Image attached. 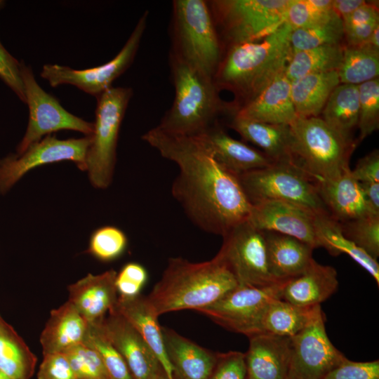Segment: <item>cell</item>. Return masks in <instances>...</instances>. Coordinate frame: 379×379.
I'll return each mask as SVG.
<instances>
[{
	"instance_id": "13",
	"label": "cell",
	"mask_w": 379,
	"mask_h": 379,
	"mask_svg": "<svg viewBox=\"0 0 379 379\" xmlns=\"http://www.w3.org/2000/svg\"><path fill=\"white\" fill-rule=\"evenodd\" d=\"M148 12L138 20L124 46L109 62L92 68L74 69L57 64H46L40 75L52 87L69 84L96 98L112 87L115 79L132 64L147 26Z\"/></svg>"
},
{
	"instance_id": "51",
	"label": "cell",
	"mask_w": 379,
	"mask_h": 379,
	"mask_svg": "<svg viewBox=\"0 0 379 379\" xmlns=\"http://www.w3.org/2000/svg\"><path fill=\"white\" fill-rule=\"evenodd\" d=\"M359 184L369 209L373 214L379 215V182Z\"/></svg>"
},
{
	"instance_id": "29",
	"label": "cell",
	"mask_w": 379,
	"mask_h": 379,
	"mask_svg": "<svg viewBox=\"0 0 379 379\" xmlns=\"http://www.w3.org/2000/svg\"><path fill=\"white\" fill-rule=\"evenodd\" d=\"M324 314L320 305L300 306L281 298L274 299L264 312L260 333L291 338Z\"/></svg>"
},
{
	"instance_id": "3",
	"label": "cell",
	"mask_w": 379,
	"mask_h": 379,
	"mask_svg": "<svg viewBox=\"0 0 379 379\" xmlns=\"http://www.w3.org/2000/svg\"><path fill=\"white\" fill-rule=\"evenodd\" d=\"M238 284L215 256L194 262L180 257L171 258L161 277L147 298L156 314L194 310L220 300Z\"/></svg>"
},
{
	"instance_id": "24",
	"label": "cell",
	"mask_w": 379,
	"mask_h": 379,
	"mask_svg": "<svg viewBox=\"0 0 379 379\" xmlns=\"http://www.w3.org/2000/svg\"><path fill=\"white\" fill-rule=\"evenodd\" d=\"M113 310L133 326L154 352L168 378L174 379L173 368L165 350L161 326L147 296L140 294L133 297L119 295Z\"/></svg>"
},
{
	"instance_id": "43",
	"label": "cell",
	"mask_w": 379,
	"mask_h": 379,
	"mask_svg": "<svg viewBox=\"0 0 379 379\" xmlns=\"http://www.w3.org/2000/svg\"><path fill=\"white\" fill-rule=\"evenodd\" d=\"M147 280V272L142 265L128 262L117 274L115 285L117 293L123 297L138 295Z\"/></svg>"
},
{
	"instance_id": "28",
	"label": "cell",
	"mask_w": 379,
	"mask_h": 379,
	"mask_svg": "<svg viewBox=\"0 0 379 379\" xmlns=\"http://www.w3.org/2000/svg\"><path fill=\"white\" fill-rule=\"evenodd\" d=\"M230 127L244 140L250 142L274 161H290L288 125L272 124L232 114Z\"/></svg>"
},
{
	"instance_id": "22",
	"label": "cell",
	"mask_w": 379,
	"mask_h": 379,
	"mask_svg": "<svg viewBox=\"0 0 379 379\" xmlns=\"http://www.w3.org/2000/svg\"><path fill=\"white\" fill-rule=\"evenodd\" d=\"M198 135L208 146L217 161L237 176L274 162L262 151L229 135L218 122Z\"/></svg>"
},
{
	"instance_id": "53",
	"label": "cell",
	"mask_w": 379,
	"mask_h": 379,
	"mask_svg": "<svg viewBox=\"0 0 379 379\" xmlns=\"http://www.w3.org/2000/svg\"><path fill=\"white\" fill-rule=\"evenodd\" d=\"M364 44L374 49L379 51V25L375 27L368 40Z\"/></svg>"
},
{
	"instance_id": "8",
	"label": "cell",
	"mask_w": 379,
	"mask_h": 379,
	"mask_svg": "<svg viewBox=\"0 0 379 379\" xmlns=\"http://www.w3.org/2000/svg\"><path fill=\"white\" fill-rule=\"evenodd\" d=\"M290 0L208 1L218 34L227 46L261 40L286 22Z\"/></svg>"
},
{
	"instance_id": "41",
	"label": "cell",
	"mask_w": 379,
	"mask_h": 379,
	"mask_svg": "<svg viewBox=\"0 0 379 379\" xmlns=\"http://www.w3.org/2000/svg\"><path fill=\"white\" fill-rule=\"evenodd\" d=\"M332 0H290L286 22L292 30L319 22L333 13Z\"/></svg>"
},
{
	"instance_id": "18",
	"label": "cell",
	"mask_w": 379,
	"mask_h": 379,
	"mask_svg": "<svg viewBox=\"0 0 379 379\" xmlns=\"http://www.w3.org/2000/svg\"><path fill=\"white\" fill-rule=\"evenodd\" d=\"M114 270L99 274H88L68 286L69 301L90 323L103 319L118 300Z\"/></svg>"
},
{
	"instance_id": "52",
	"label": "cell",
	"mask_w": 379,
	"mask_h": 379,
	"mask_svg": "<svg viewBox=\"0 0 379 379\" xmlns=\"http://www.w3.org/2000/svg\"><path fill=\"white\" fill-rule=\"evenodd\" d=\"M365 2L364 0H332V8L343 20Z\"/></svg>"
},
{
	"instance_id": "26",
	"label": "cell",
	"mask_w": 379,
	"mask_h": 379,
	"mask_svg": "<svg viewBox=\"0 0 379 379\" xmlns=\"http://www.w3.org/2000/svg\"><path fill=\"white\" fill-rule=\"evenodd\" d=\"M265 232L269 272L284 282L300 274L314 259L311 246L288 235Z\"/></svg>"
},
{
	"instance_id": "48",
	"label": "cell",
	"mask_w": 379,
	"mask_h": 379,
	"mask_svg": "<svg viewBox=\"0 0 379 379\" xmlns=\"http://www.w3.org/2000/svg\"><path fill=\"white\" fill-rule=\"evenodd\" d=\"M354 178L361 183L379 182V152L374 149L361 158L354 170H351Z\"/></svg>"
},
{
	"instance_id": "40",
	"label": "cell",
	"mask_w": 379,
	"mask_h": 379,
	"mask_svg": "<svg viewBox=\"0 0 379 379\" xmlns=\"http://www.w3.org/2000/svg\"><path fill=\"white\" fill-rule=\"evenodd\" d=\"M359 109L357 143L378 130L379 126V78L358 86Z\"/></svg>"
},
{
	"instance_id": "54",
	"label": "cell",
	"mask_w": 379,
	"mask_h": 379,
	"mask_svg": "<svg viewBox=\"0 0 379 379\" xmlns=\"http://www.w3.org/2000/svg\"><path fill=\"white\" fill-rule=\"evenodd\" d=\"M155 379H168L164 371H162Z\"/></svg>"
},
{
	"instance_id": "49",
	"label": "cell",
	"mask_w": 379,
	"mask_h": 379,
	"mask_svg": "<svg viewBox=\"0 0 379 379\" xmlns=\"http://www.w3.org/2000/svg\"><path fill=\"white\" fill-rule=\"evenodd\" d=\"M378 25L379 22H373L344 27L346 46H354L364 44Z\"/></svg>"
},
{
	"instance_id": "4",
	"label": "cell",
	"mask_w": 379,
	"mask_h": 379,
	"mask_svg": "<svg viewBox=\"0 0 379 379\" xmlns=\"http://www.w3.org/2000/svg\"><path fill=\"white\" fill-rule=\"evenodd\" d=\"M170 66L175 96L159 128L175 135H197L217 123L221 114L232 113V104L220 98L213 78L171 53Z\"/></svg>"
},
{
	"instance_id": "34",
	"label": "cell",
	"mask_w": 379,
	"mask_h": 379,
	"mask_svg": "<svg viewBox=\"0 0 379 379\" xmlns=\"http://www.w3.org/2000/svg\"><path fill=\"white\" fill-rule=\"evenodd\" d=\"M343 44H327L292 53L285 69L291 82L305 75L338 71L343 54Z\"/></svg>"
},
{
	"instance_id": "20",
	"label": "cell",
	"mask_w": 379,
	"mask_h": 379,
	"mask_svg": "<svg viewBox=\"0 0 379 379\" xmlns=\"http://www.w3.org/2000/svg\"><path fill=\"white\" fill-rule=\"evenodd\" d=\"M317 185L328 214L339 223L375 215L369 209L350 168L334 178L317 182Z\"/></svg>"
},
{
	"instance_id": "33",
	"label": "cell",
	"mask_w": 379,
	"mask_h": 379,
	"mask_svg": "<svg viewBox=\"0 0 379 379\" xmlns=\"http://www.w3.org/2000/svg\"><path fill=\"white\" fill-rule=\"evenodd\" d=\"M359 109L358 86L340 84L329 96L321 118L340 135L352 138V132L357 127Z\"/></svg>"
},
{
	"instance_id": "15",
	"label": "cell",
	"mask_w": 379,
	"mask_h": 379,
	"mask_svg": "<svg viewBox=\"0 0 379 379\" xmlns=\"http://www.w3.org/2000/svg\"><path fill=\"white\" fill-rule=\"evenodd\" d=\"M324 314L291 338L286 379H324L346 357L329 340Z\"/></svg>"
},
{
	"instance_id": "2",
	"label": "cell",
	"mask_w": 379,
	"mask_h": 379,
	"mask_svg": "<svg viewBox=\"0 0 379 379\" xmlns=\"http://www.w3.org/2000/svg\"><path fill=\"white\" fill-rule=\"evenodd\" d=\"M291 32L284 22L261 40L227 46L213 80L220 91L234 95L235 109L255 98L285 72L292 55Z\"/></svg>"
},
{
	"instance_id": "37",
	"label": "cell",
	"mask_w": 379,
	"mask_h": 379,
	"mask_svg": "<svg viewBox=\"0 0 379 379\" xmlns=\"http://www.w3.org/2000/svg\"><path fill=\"white\" fill-rule=\"evenodd\" d=\"M102 319L88 323L83 343L97 352L110 379H133L122 356L105 332Z\"/></svg>"
},
{
	"instance_id": "50",
	"label": "cell",
	"mask_w": 379,
	"mask_h": 379,
	"mask_svg": "<svg viewBox=\"0 0 379 379\" xmlns=\"http://www.w3.org/2000/svg\"><path fill=\"white\" fill-rule=\"evenodd\" d=\"M342 20L344 27L379 22L378 8L375 4L366 1L348 17Z\"/></svg>"
},
{
	"instance_id": "10",
	"label": "cell",
	"mask_w": 379,
	"mask_h": 379,
	"mask_svg": "<svg viewBox=\"0 0 379 379\" xmlns=\"http://www.w3.org/2000/svg\"><path fill=\"white\" fill-rule=\"evenodd\" d=\"M215 255L236 279L238 286H264L279 281L271 276L265 232L246 220L222 237Z\"/></svg>"
},
{
	"instance_id": "9",
	"label": "cell",
	"mask_w": 379,
	"mask_h": 379,
	"mask_svg": "<svg viewBox=\"0 0 379 379\" xmlns=\"http://www.w3.org/2000/svg\"><path fill=\"white\" fill-rule=\"evenodd\" d=\"M132 95L131 88L112 86L97 97L86 170L97 189H106L112 182L119 130Z\"/></svg>"
},
{
	"instance_id": "12",
	"label": "cell",
	"mask_w": 379,
	"mask_h": 379,
	"mask_svg": "<svg viewBox=\"0 0 379 379\" xmlns=\"http://www.w3.org/2000/svg\"><path fill=\"white\" fill-rule=\"evenodd\" d=\"M286 282L237 286L214 303L197 311L225 328L249 338L260 333L266 308L273 300L281 298Z\"/></svg>"
},
{
	"instance_id": "55",
	"label": "cell",
	"mask_w": 379,
	"mask_h": 379,
	"mask_svg": "<svg viewBox=\"0 0 379 379\" xmlns=\"http://www.w3.org/2000/svg\"><path fill=\"white\" fill-rule=\"evenodd\" d=\"M0 379H13L0 371Z\"/></svg>"
},
{
	"instance_id": "25",
	"label": "cell",
	"mask_w": 379,
	"mask_h": 379,
	"mask_svg": "<svg viewBox=\"0 0 379 379\" xmlns=\"http://www.w3.org/2000/svg\"><path fill=\"white\" fill-rule=\"evenodd\" d=\"M338 287L335 269L313 259L300 274L285 283L281 299L300 306L317 305L331 297Z\"/></svg>"
},
{
	"instance_id": "27",
	"label": "cell",
	"mask_w": 379,
	"mask_h": 379,
	"mask_svg": "<svg viewBox=\"0 0 379 379\" xmlns=\"http://www.w3.org/2000/svg\"><path fill=\"white\" fill-rule=\"evenodd\" d=\"M88 325V322L68 300L52 310L40 336L43 355L62 353L83 343Z\"/></svg>"
},
{
	"instance_id": "17",
	"label": "cell",
	"mask_w": 379,
	"mask_h": 379,
	"mask_svg": "<svg viewBox=\"0 0 379 379\" xmlns=\"http://www.w3.org/2000/svg\"><path fill=\"white\" fill-rule=\"evenodd\" d=\"M102 324L133 379H155L164 371L149 345L123 316L112 310L102 319Z\"/></svg>"
},
{
	"instance_id": "36",
	"label": "cell",
	"mask_w": 379,
	"mask_h": 379,
	"mask_svg": "<svg viewBox=\"0 0 379 379\" xmlns=\"http://www.w3.org/2000/svg\"><path fill=\"white\" fill-rule=\"evenodd\" d=\"M344 25L341 18L334 11L326 19L307 27L292 30V53L327 44H342Z\"/></svg>"
},
{
	"instance_id": "56",
	"label": "cell",
	"mask_w": 379,
	"mask_h": 379,
	"mask_svg": "<svg viewBox=\"0 0 379 379\" xmlns=\"http://www.w3.org/2000/svg\"><path fill=\"white\" fill-rule=\"evenodd\" d=\"M4 1L3 0H0V10L3 8V6H4Z\"/></svg>"
},
{
	"instance_id": "35",
	"label": "cell",
	"mask_w": 379,
	"mask_h": 379,
	"mask_svg": "<svg viewBox=\"0 0 379 379\" xmlns=\"http://www.w3.org/2000/svg\"><path fill=\"white\" fill-rule=\"evenodd\" d=\"M338 74L340 84L357 86L378 77L379 51L366 44L344 45Z\"/></svg>"
},
{
	"instance_id": "11",
	"label": "cell",
	"mask_w": 379,
	"mask_h": 379,
	"mask_svg": "<svg viewBox=\"0 0 379 379\" xmlns=\"http://www.w3.org/2000/svg\"><path fill=\"white\" fill-rule=\"evenodd\" d=\"M25 102L29 107V121L25 133L18 144L16 154L23 153L32 144L46 135L60 130H72L91 136L93 123L67 112L59 101L37 83L30 67L20 62Z\"/></svg>"
},
{
	"instance_id": "6",
	"label": "cell",
	"mask_w": 379,
	"mask_h": 379,
	"mask_svg": "<svg viewBox=\"0 0 379 379\" xmlns=\"http://www.w3.org/2000/svg\"><path fill=\"white\" fill-rule=\"evenodd\" d=\"M171 53L213 79L223 55L208 1L175 0Z\"/></svg>"
},
{
	"instance_id": "14",
	"label": "cell",
	"mask_w": 379,
	"mask_h": 379,
	"mask_svg": "<svg viewBox=\"0 0 379 379\" xmlns=\"http://www.w3.org/2000/svg\"><path fill=\"white\" fill-rule=\"evenodd\" d=\"M91 137L58 139L46 135L20 154H9L0 160V194H5L29 171L47 164L70 161L86 170Z\"/></svg>"
},
{
	"instance_id": "38",
	"label": "cell",
	"mask_w": 379,
	"mask_h": 379,
	"mask_svg": "<svg viewBox=\"0 0 379 379\" xmlns=\"http://www.w3.org/2000/svg\"><path fill=\"white\" fill-rule=\"evenodd\" d=\"M128 239L119 228L107 225L96 229L91 234L87 252L102 262L112 261L126 249Z\"/></svg>"
},
{
	"instance_id": "47",
	"label": "cell",
	"mask_w": 379,
	"mask_h": 379,
	"mask_svg": "<svg viewBox=\"0 0 379 379\" xmlns=\"http://www.w3.org/2000/svg\"><path fill=\"white\" fill-rule=\"evenodd\" d=\"M37 379H77L69 361L62 353L44 354Z\"/></svg>"
},
{
	"instance_id": "32",
	"label": "cell",
	"mask_w": 379,
	"mask_h": 379,
	"mask_svg": "<svg viewBox=\"0 0 379 379\" xmlns=\"http://www.w3.org/2000/svg\"><path fill=\"white\" fill-rule=\"evenodd\" d=\"M36 361L25 341L0 316V371L13 379H30Z\"/></svg>"
},
{
	"instance_id": "21",
	"label": "cell",
	"mask_w": 379,
	"mask_h": 379,
	"mask_svg": "<svg viewBox=\"0 0 379 379\" xmlns=\"http://www.w3.org/2000/svg\"><path fill=\"white\" fill-rule=\"evenodd\" d=\"M236 115L272 124L290 125L297 118L291 95V81L285 72L255 98L234 109Z\"/></svg>"
},
{
	"instance_id": "42",
	"label": "cell",
	"mask_w": 379,
	"mask_h": 379,
	"mask_svg": "<svg viewBox=\"0 0 379 379\" xmlns=\"http://www.w3.org/2000/svg\"><path fill=\"white\" fill-rule=\"evenodd\" d=\"M77 379H110L97 352L84 343L62 352Z\"/></svg>"
},
{
	"instance_id": "39",
	"label": "cell",
	"mask_w": 379,
	"mask_h": 379,
	"mask_svg": "<svg viewBox=\"0 0 379 379\" xmlns=\"http://www.w3.org/2000/svg\"><path fill=\"white\" fill-rule=\"evenodd\" d=\"M343 234L377 260L379 256V215H368L340 223Z\"/></svg>"
},
{
	"instance_id": "44",
	"label": "cell",
	"mask_w": 379,
	"mask_h": 379,
	"mask_svg": "<svg viewBox=\"0 0 379 379\" xmlns=\"http://www.w3.org/2000/svg\"><path fill=\"white\" fill-rule=\"evenodd\" d=\"M324 379H379V361L358 362L345 358Z\"/></svg>"
},
{
	"instance_id": "1",
	"label": "cell",
	"mask_w": 379,
	"mask_h": 379,
	"mask_svg": "<svg viewBox=\"0 0 379 379\" xmlns=\"http://www.w3.org/2000/svg\"><path fill=\"white\" fill-rule=\"evenodd\" d=\"M142 139L178 166L172 194L199 228L222 237L248 219L252 205L238 176L217 161L199 135H175L157 126Z\"/></svg>"
},
{
	"instance_id": "31",
	"label": "cell",
	"mask_w": 379,
	"mask_h": 379,
	"mask_svg": "<svg viewBox=\"0 0 379 379\" xmlns=\"http://www.w3.org/2000/svg\"><path fill=\"white\" fill-rule=\"evenodd\" d=\"M314 226L319 247L325 248L331 255H348L363 267L379 285V265L365 251L359 248L343 232L338 222L328 213L315 214Z\"/></svg>"
},
{
	"instance_id": "5",
	"label": "cell",
	"mask_w": 379,
	"mask_h": 379,
	"mask_svg": "<svg viewBox=\"0 0 379 379\" xmlns=\"http://www.w3.org/2000/svg\"><path fill=\"white\" fill-rule=\"evenodd\" d=\"M289 128L292 161L317 182L334 178L350 168L357 142L340 135L321 117H298Z\"/></svg>"
},
{
	"instance_id": "46",
	"label": "cell",
	"mask_w": 379,
	"mask_h": 379,
	"mask_svg": "<svg viewBox=\"0 0 379 379\" xmlns=\"http://www.w3.org/2000/svg\"><path fill=\"white\" fill-rule=\"evenodd\" d=\"M0 78L25 102L24 85L21 77L20 62L13 58L0 41Z\"/></svg>"
},
{
	"instance_id": "23",
	"label": "cell",
	"mask_w": 379,
	"mask_h": 379,
	"mask_svg": "<svg viewBox=\"0 0 379 379\" xmlns=\"http://www.w3.org/2000/svg\"><path fill=\"white\" fill-rule=\"evenodd\" d=\"M166 355L174 379H208L217 361L215 354L175 331L161 327Z\"/></svg>"
},
{
	"instance_id": "16",
	"label": "cell",
	"mask_w": 379,
	"mask_h": 379,
	"mask_svg": "<svg viewBox=\"0 0 379 379\" xmlns=\"http://www.w3.org/2000/svg\"><path fill=\"white\" fill-rule=\"evenodd\" d=\"M315 214L292 204L269 201L253 204L248 220L262 231L288 235L316 248L319 244L314 226Z\"/></svg>"
},
{
	"instance_id": "30",
	"label": "cell",
	"mask_w": 379,
	"mask_h": 379,
	"mask_svg": "<svg viewBox=\"0 0 379 379\" xmlns=\"http://www.w3.org/2000/svg\"><path fill=\"white\" fill-rule=\"evenodd\" d=\"M340 84L338 71L305 75L291 82V95L298 117H319Z\"/></svg>"
},
{
	"instance_id": "19",
	"label": "cell",
	"mask_w": 379,
	"mask_h": 379,
	"mask_svg": "<svg viewBox=\"0 0 379 379\" xmlns=\"http://www.w3.org/2000/svg\"><path fill=\"white\" fill-rule=\"evenodd\" d=\"M244 354L246 379H286L291 338L268 333L253 335Z\"/></svg>"
},
{
	"instance_id": "7",
	"label": "cell",
	"mask_w": 379,
	"mask_h": 379,
	"mask_svg": "<svg viewBox=\"0 0 379 379\" xmlns=\"http://www.w3.org/2000/svg\"><path fill=\"white\" fill-rule=\"evenodd\" d=\"M238 178L251 205L284 201L316 214H328L317 182L293 161H274L265 168L241 174Z\"/></svg>"
},
{
	"instance_id": "45",
	"label": "cell",
	"mask_w": 379,
	"mask_h": 379,
	"mask_svg": "<svg viewBox=\"0 0 379 379\" xmlns=\"http://www.w3.org/2000/svg\"><path fill=\"white\" fill-rule=\"evenodd\" d=\"M208 379H246L244 353L237 351L218 353L215 365Z\"/></svg>"
}]
</instances>
